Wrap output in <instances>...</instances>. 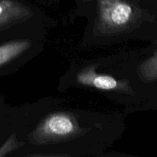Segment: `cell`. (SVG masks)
Here are the masks:
<instances>
[{
	"mask_svg": "<svg viewBox=\"0 0 157 157\" xmlns=\"http://www.w3.org/2000/svg\"><path fill=\"white\" fill-rule=\"evenodd\" d=\"M99 24L107 32L127 28L133 21L135 12L133 6L124 0H98Z\"/></svg>",
	"mask_w": 157,
	"mask_h": 157,
	"instance_id": "1",
	"label": "cell"
},
{
	"mask_svg": "<svg viewBox=\"0 0 157 157\" xmlns=\"http://www.w3.org/2000/svg\"><path fill=\"white\" fill-rule=\"evenodd\" d=\"M29 13L30 9L18 2L0 0V30L28 16Z\"/></svg>",
	"mask_w": 157,
	"mask_h": 157,
	"instance_id": "3",
	"label": "cell"
},
{
	"mask_svg": "<svg viewBox=\"0 0 157 157\" xmlns=\"http://www.w3.org/2000/svg\"><path fill=\"white\" fill-rule=\"evenodd\" d=\"M78 126L71 115L57 113L50 115L38 126L35 136L40 141L67 138L77 131Z\"/></svg>",
	"mask_w": 157,
	"mask_h": 157,
	"instance_id": "2",
	"label": "cell"
},
{
	"mask_svg": "<svg viewBox=\"0 0 157 157\" xmlns=\"http://www.w3.org/2000/svg\"><path fill=\"white\" fill-rule=\"evenodd\" d=\"M30 45L28 40H16L0 44V67L21 55Z\"/></svg>",
	"mask_w": 157,
	"mask_h": 157,
	"instance_id": "5",
	"label": "cell"
},
{
	"mask_svg": "<svg viewBox=\"0 0 157 157\" xmlns=\"http://www.w3.org/2000/svg\"><path fill=\"white\" fill-rule=\"evenodd\" d=\"M77 81L79 84L91 86L101 90H114L121 87V84L110 75H100L91 68L85 69L78 74Z\"/></svg>",
	"mask_w": 157,
	"mask_h": 157,
	"instance_id": "4",
	"label": "cell"
},
{
	"mask_svg": "<svg viewBox=\"0 0 157 157\" xmlns=\"http://www.w3.org/2000/svg\"><path fill=\"white\" fill-rule=\"evenodd\" d=\"M139 75L147 82L157 81V52L141 63L139 67Z\"/></svg>",
	"mask_w": 157,
	"mask_h": 157,
	"instance_id": "6",
	"label": "cell"
}]
</instances>
